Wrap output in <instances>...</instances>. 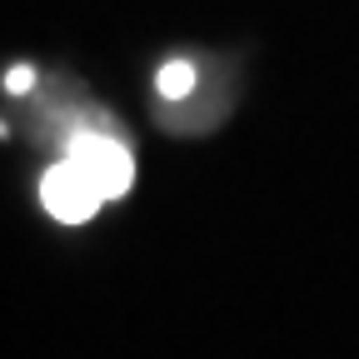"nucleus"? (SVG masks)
I'll return each mask as SVG.
<instances>
[{"label":"nucleus","instance_id":"f257e3e1","mask_svg":"<svg viewBox=\"0 0 359 359\" xmlns=\"http://www.w3.org/2000/svg\"><path fill=\"white\" fill-rule=\"evenodd\" d=\"M65 160L90 180V185L100 190V200H115L130 190V180H135V160L130 150L115 140V135H100V130H80L70 135V145H65Z\"/></svg>","mask_w":359,"mask_h":359},{"label":"nucleus","instance_id":"f03ea898","mask_svg":"<svg viewBox=\"0 0 359 359\" xmlns=\"http://www.w3.org/2000/svg\"><path fill=\"white\" fill-rule=\"evenodd\" d=\"M40 200H45V210H50L60 224H80V219H90V215L105 205L100 190L90 185V180H85L70 160H60V165L45 170V180H40Z\"/></svg>","mask_w":359,"mask_h":359},{"label":"nucleus","instance_id":"7ed1b4c3","mask_svg":"<svg viewBox=\"0 0 359 359\" xmlns=\"http://www.w3.org/2000/svg\"><path fill=\"white\" fill-rule=\"evenodd\" d=\"M190 85H195V70H190L185 60H170V65L160 70V95H165V100H185Z\"/></svg>","mask_w":359,"mask_h":359},{"label":"nucleus","instance_id":"20e7f679","mask_svg":"<svg viewBox=\"0 0 359 359\" xmlns=\"http://www.w3.org/2000/svg\"><path fill=\"white\" fill-rule=\"evenodd\" d=\"M30 85V70H11V90H25Z\"/></svg>","mask_w":359,"mask_h":359}]
</instances>
